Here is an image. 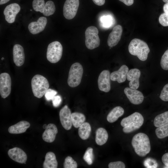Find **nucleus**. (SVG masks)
Masks as SVG:
<instances>
[{"label": "nucleus", "instance_id": "nucleus-1", "mask_svg": "<svg viewBox=\"0 0 168 168\" xmlns=\"http://www.w3.org/2000/svg\"><path fill=\"white\" fill-rule=\"evenodd\" d=\"M132 145L136 153L141 157H144L149 153L151 147L148 136L146 134L139 133L133 138Z\"/></svg>", "mask_w": 168, "mask_h": 168}, {"label": "nucleus", "instance_id": "nucleus-48", "mask_svg": "<svg viewBox=\"0 0 168 168\" xmlns=\"http://www.w3.org/2000/svg\"><path fill=\"white\" fill-rule=\"evenodd\" d=\"M4 59V58H2V60H3Z\"/></svg>", "mask_w": 168, "mask_h": 168}, {"label": "nucleus", "instance_id": "nucleus-31", "mask_svg": "<svg viewBox=\"0 0 168 168\" xmlns=\"http://www.w3.org/2000/svg\"><path fill=\"white\" fill-rule=\"evenodd\" d=\"M44 0H34L32 6L34 10L36 12H40L43 13L45 7Z\"/></svg>", "mask_w": 168, "mask_h": 168}, {"label": "nucleus", "instance_id": "nucleus-41", "mask_svg": "<svg viewBox=\"0 0 168 168\" xmlns=\"http://www.w3.org/2000/svg\"><path fill=\"white\" fill-rule=\"evenodd\" d=\"M161 159L163 163L168 168V152L165 153L162 156Z\"/></svg>", "mask_w": 168, "mask_h": 168}, {"label": "nucleus", "instance_id": "nucleus-37", "mask_svg": "<svg viewBox=\"0 0 168 168\" xmlns=\"http://www.w3.org/2000/svg\"><path fill=\"white\" fill-rule=\"evenodd\" d=\"M57 92L51 89H49L45 92L44 96L46 99L49 101L52 100L57 94Z\"/></svg>", "mask_w": 168, "mask_h": 168}, {"label": "nucleus", "instance_id": "nucleus-38", "mask_svg": "<svg viewBox=\"0 0 168 168\" xmlns=\"http://www.w3.org/2000/svg\"><path fill=\"white\" fill-rule=\"evenodd\" d=\"M109 168H125V166L124 163L121 161L111 162L108 165Z\"/></svg>", "mask_w": 168, "mask_h": 168}, {"label": "nucleus", "instance_id": "nucleus-14", "mask_svg": "<svg viewBox=\"0 0 168 168\" xmlns=\"http://www.w3.org/2000/svg\"><path fill=\"white\" fill-rule=\"evenodd\" d=\"M122 31V28L120 25H117L114 27L108 38L107 44L109 46L113 47L118 43L121 39Z\"/></svg>", "mask_w": 168, "mask_h": 168}, {"label": "nucleus", "instance_id": "nucleus-25", "mask_svg": "<svg viewBox=\"0 0 168 168\" xmlns=\"http://www.w3.org/2000/svg\"><path fill=\"white\" fill-rule=\"evenodd\" d=\"M91 131L90 125L88 123L85 122L79 127L78 133L80 137L82 139L85 140L89 138Z\"/></svg>", "mask_w": 168, "mask_h": 168}, {"label": "nucleus", "instance_id": "nucleus-16", "mask_svg": "<svg viewBox=\"0 0 168 168\" xmlns=\"http://www.w3.org/2000/svg\"><path fill=\"white\" fill-rule=\"evenodd\" d=\"M141 75L140 70L137 68L130 69L127 75V79L130 81L129 83V87L134 89H138L139 86V78Z\"/></svg>", "mask_w": 168, "mask_h": 168}, {"label": "nucleus", "instance_id": "nucleus-28", "mask_svg": "<svg viewBox=\"0 0 168 168\" xmlns=\"http://www.w3.org/2000/svg\"><path fill=\"white\" fill-rule=\"evenodd\" d=\"M155 133L157 137L159 139L168 137V123L157 127L156 129Z\"/></svg>", "mask_w": 168, "mask_h": 168}, {"label": "nucleus", "instance_id": "nucleus-5", "mask_svg": "<svg viewBox=\"0 0 168 168\" xmlns=\"http://www.w3.org/2000/svg\"><path fill=\"white\" fill-rule=\"evenodd\" d=\"M83 73L82 65L76 62L71 66L68 73V84L71 87H75L80 83Z\"/></svg>", "mask_w": 168, "mask_h": 168}, {"label": "nucleus", "instance_id": "nucleus-42", "mask_svg": "<svg viewBox=\"0 0 168 168\" xmlns=\"http://www.w3.org/2000/svg\"><path fill=\"white\" fill-rule=\"evenodd\" d=\"M127 6L132 5L134 2V0H119Z\"/></svg>", "mask_w": 168, "mask_h": 168}, {"label": "nucleus", "instance_id": "nucleus-30", "mask_svg": "<svg viewBox=\"0 0 168 168\" xmlns=\"http://www.w3.org/2000/svg\"><path fill=\"white\" fill-rule=\"evenodd\" d=\"M83 159L89 165H91L93 163L94 156L92 148L88 147L87 148L83 155Z\"/></svg>", "mask_w": 168, "mask_h": 168}, {"label": "nucleus", "instance_id": "nucleus-13", "mask_svg": "<svg viewBox=\"0 0 168 168\" xmlns=\"http://www.w3.org/2000/svg\"><path fill=\"white\" fill-rule=\"evenodd\" d=\"M20 9V6L16 3H12L7 6L3 11L6 21L9 23H13Z\"/></svg>", "mask_w": 168, "mask_h": 168}, {"label": "nucleus", "instance_id": "nucleus-10", "mask_svg": "<svg viewBox=\"0 0 168 168\" xmlns=\"http://www.w3.org/2000/svg\"><path fill=\"white\" fill-rule=\"evenodd\" d=\"M110 72L107 70H104L100 74L98 84L99 90L105 92H109L111 89Z\"/></svg>", "mask_w": 168, "mask_h": 168}, {"label": "nucleus", "instance_id": "nucleus-17", "mask_svg": "<svg viewBox=\"0 0 168 168\" xmlns=\"http://www.w3.org/2000/svg\"><path fill=\"white\" fill-rule=\"evenodd\" d=\"M8 154L10 158L20 163H24L27 160L26 154L18 147H15L10 149L8 152Z\"/></svg>", "mask_w": 168, "mask_h": 168}, {"label": "nucleus", "instance_id": "nucleus-6", "mask_svg": "<svg viewBox=\"0 0 168 168\" xmlns=\"http://www.w3.org/2000/svg\"><path fill=\"white\" fill-rule=\"evenodd\" d=\"M63 48L58 41H54L48 45L46 53L47 60L52 63H56L61 59L63 54Z\"/></svg>", "mask_w": 168, "mask_h": 168}, {"label": "nucleus", "instance_id": "nucleus-11", "mask_svg": "<svg viewBox=\"0 0 168 168\" xmlns=\"http://www.w3.org/2000/svg\"><path fill=\"white\" fill-rule=\"evenodd\" d=\"M71 114V110L67 105L64 106L59 112L61 123L63 128L66 130L70 129L72 126Z\"/></svg>", "mask_w": 168, "mask_h": 168}, {"label": "nucleus", "instance_id": "nucleus-44", "mask_svg": "<svg viewBox=\"0 0 168 168\" xmlns=\"http://www.w3.org/2000/svg\"><path fill=\"white\" fill-rule=\"evenodd\" d=\"M163 9L164 13L168 15V3H166L164 5Z\"/></svg>", "mask_w": 168, "mask_h": 168}, {"label": "nucleus", "instance_id": "nucleus-49", "mask_svg": "<svg viewBox=\"0 0 168 168\" xmlns=\"http://www.w3.org/2000/svg\"><path fill=\"white\" fill-rule=\"evenodd\" d=\"M30 11H32V10L31 9H30Z\"/></svg>", "mask_w": 168, "mask_h": 168}, {"label": "nucleus", "instance_id": "nucleus-8", "mask_svg": "<svg viewBox=\"0 0 168 168\" xmlns=\"http://www.w3.org/2000/svg\"><path fill=\"white\" fill-rule=\"evenodd\" d=\"M79 4V0H66L63 7V15L65 18L71 20L75 16Z\"/></svg>", "mask_w": 168, "mask_h": 168}, {"label": "nucleus", "instance_id": "nucleus-26", "mask_svg": "<svg viewBox=\"0 0 168 168\" xmlns=\"http://www.w3.org/2000/svg\"><path fill=\"white\" fill-rule=\"evenodd\" d=\"M71 117L72 124L76 128H79L85 122L86 119V117L83 114L77 112L72 113Z\"/></svg>", "mask_w": 168, "mask_h": 168}, {"label": "nucleus", "instance_id": "nucleus-23", "mask_svg": "<svg viewBox=\"0 0 168 168\" xmlns=\"http://www.w3.org/2000/svg\"><path fill=\"white\" fill-rule=\"evenodd\" d=\"M124 113V110L122 107L120 106H116L109 113L107 117V120L109 123H114L122 116Z\"/></svg>", "mask_w": 168, "mask_h": 168}, {"label": "nucleus", "instance_id": "nucleus-46", "mask_svg": "<svg viewBox=\"0 0 168 168\" xmlns=\"http://www.w3.org/2000/svg\"><path fill=\"white\" fill-rule=\"evenodd\" d=\"M47 125L46 124H44L43 126V128L44 129H45Z\"/></svg>", "mask_w": 168, "mask_h": 168}, {"label": "nucleus", "instance_id": "nucleus-33", "mask_svg": "<svg viewBox=\"0 0 168 168\" xmlns=\"http://www.w3.org/2000/svg\"><path fill=\"white\" fill-rule=\"evenodd\" d=\"M161 68L165 70H168V49L162 56L160 62Z\"/></svg>", "mask_w": 168, "mask_h": 168}, {"label": "nucleus", "instance_id": "nucleus-32", "mask_svg": "<svg viewBox=\"0 0 168 168\" xmlns=\"http://www.w3.org/2000/svg\"><path fill=\"white\" fill-rule=\"evenodd\" d=\"M77 167L76 161L72 157L68 156L65 158L63 163L64 168H77Z\"/></svg>", "mask_w": 168, "mask_h": 168}, {"label": "nucleus", "instance_id": "nucleus-29", "mask_svg": "<svg viewBox=\"0 0 168 168\" xmlns=\"http://www.w3.org/2000/svg\"><path fill=\"white\" fill-rule=\"evenodd\" d=\"M56 10L54 2L52 1H47L45 4V7L43 14L45 16H49L53 15Z\"/></svg>", "mask_w": 168, "mask_h": 168}, {"label": "nucleus", "instance_id": "nucleus-43", "mask_svg": "<svg viewBox=\"0 0 168 168\" xmlns=\"http://www.w3.org/2000/svg\"><path fill=\"white\" fill-rule=\"evenodd\" d=\"M92 1L95 4L99 6L103 5L105 2V0H92Z\"/></svg>", "mask_w": 168, "mask_h": 168}, {"label": "nucleus", "instance_id": "nucleus-24", "mask_svg": "<svg viewBox=\"0 0 168 168\" xmlns=\"http://www.w3.org/2000/svg\"><path fill=\"white\" fill-rule=\"evenodd\" d=\"M108 134L106 130L103 128H98L96 131L95 141L100 146L105 144L107 141Z\"/></svg>", "mask_w": 168, "mask_h": 168}, {"label": "nucleus", "instance_id": "nucleus-35", "mask_svg": "<svg viewBox=\"0 0 168 168\" xmlns=\"http://www.w3.org/2000/svg\"><path fill=\"white\" fill-rule=\"evenodd\" d=\"M160 98L163 101H168V83L164 86L161 93Z\"/></svg>", "mask_w": 168, "mask_h": 168}, {"label": "nucleus", "instance_id": "nucleus-19", "mask_svg": "<svg viewBox=\"0 0 168 168\" xmlns=\"http://www.w3.org/2000/svg\"><path fill=\"white\" fill-rule=\"evenodd\" d=\"M128 72V67L123 65L117 71L113 72L110 75V79L113 81H117L119 83L124 82Z\"/></svg>", "mask_w": 168, "mask_h": 168}, {"label": "nucleus", "instance_id": "nucleus-18", "mask_svg": "<svg viewBox=\"0 0 168 168\" xmlns=\"http://www.w3.org/2000/svg\"><path fill=\"white\" fill-rule=\"evenodd\" d=\"M13 60L15 65L20 67L23 65L25 60L24 50L22 46L19 44H15L13 50Z\"/></svg>", "mask_w": 168, "mask_h": 168}, {"label": "nucleus", "instance_id": "nucleus-36", "mask_svg": "<svg viewBox=\"0 0 168 168\" xmlns=\"http://www.w3.org/2000/svg\"><path fill=\"white\" fill-rule=\"evenodd\" d=\"M159 21L162 26H168V15L165 13L161 14L159 17Z\"/></svg>", "mask_w": 168, "mask_h": 168}, {"label": "nucleus", "instance_id": "nucleus-2", "mask_svg": "<svg viewBox=\"0 0 168 168\" xmlns=\"http://www.w3.org/2000/svg\"><path fill=\"white\" fill-rule=\"evenodd\" d=\"M143 122L144 118L142 115L138 112H135L123 119L120 124L123 127V132L128 133L139 129L142 125Z\"/></svg>", "mask_w": 168, "mask_h": 168}, {"label": "nucleus", "instance_id": "nucleus-20", "mask_svg": "<svg viewBox=\"0 0 168 168\" xmlns=\"http://www.w3.org/2000/svg\"><path fill=\"white\" fill-rule=\"evenodd\" d=\"M58 132L56 126L53 124H48L42 135V138L45 142L51 143L55 139L56 136Z\"/></svg>", "mask_w": 168, "mask_h": 168}, {"label": "nucleus", "instance_id": "nucleus-39", "mask_svg": "<svg viewBox=\"0 0 168 168\" xmlns=\"http://www.w3.org/2000/svg\"><path fill=\"white\" fill-rule=\"evenodd\" d=\"M53 105L55 107L59 106L62 102V98L59 95L55 96L52 100Z\"/></svg>", "mask_w": 168, "mask_h": 168}, {"label": "nucleus", "instance_id": "nucleus-21", "mask_svg": "<svg viewBox=\"0 0 168 168\" xmlns=\"http://www.w3.org/2000/svg\"><path fill=\"white\" fill-rule=\"evenodd\" d=\"M30 126V123L26 121H21L16 124L10 126L8 132L11 134H20L25 132Z\"/></svg>", "mask_w": 168, "mask_h": 168}, {"label": "nucleus", "instance_id": "nucleus-47", "mask_svg": "<svg viewBox=\"0 0 168 168\" xmlns=\"http://www.w3.org/2000/svg\"><path fill=\"white\" fill-rule=\"evenodd\" d=\"M163 2L166 3H168V0H162Z\"/></svg>", "mask_w": 168, "mask_h": 168}, {"label": "nucleus", "instance_id": "nucleus-22", "mask_svg": "<svg viewBox=\"0 0 168 168\" xmlns=\"http://www.w3.org/2000/svg\"><path fill=\"white\" fill-rule=\"evenodd\" d=\"M58 165L55 154L52 152L47 153L43 164L44 168H57Z\"/></svg>", "mask_w": 168, "mask_h": 168}, {"label": "nucleus", "instance_id": "nucleus-3", "mask_svg": "<svg viewBox=\"0 0 168 168\" xmlns=\"http://www.w3.org/2000/svg\"><path fill=\"white\" fill-rule=\"evenodd\" d=\"M129 53L132 55L137 56L140 60L146 61L150 49L144 41L137 38L133 39L128 47Z\"/></svg>", "mask_w": 168, "mask_h": 168}, {"label": "nucleus", "instance_id": "nucleus-7", "mask_svg": "<svg viewBox=\"0 0 168 168\" xmlns=\"http://www.w3.org/2000/svg\"><path fill=\"white\" fill-rule=\"evenodd\" d=\"M98 29L95 26L88 27L85 32V45L89 49H93L100 45V40L98 34Z\"/></svg>", "mask_w": 168, "mask_h": 168}, {"label": "nucleus", "instance_id": "nucleus-15", "mask_svg": "<svg viewBox=\"0 0 168 168\" xmlns=\"http://www.w3.org/2000/svg\"><path fill=\"white\" fill-rule=\"evenodd\" d=\"M47 22L46 17L43 16L40 17L37 21L32 22L29 24L28 30L32 34H38L44 30Z\"/></svg>", "mask_w": 168, "mask_h": 168}, {"label": "nucleus", "instance_id": "nucleus-34", "mask_svg": "<svg viewBox=\"0 0 168 168\" xmlns=\"http://www.w3.org/2000/svg\"><path fill=\"white\" fill-rule=\"evenodd\" d=\"M144 165L147 168H157L158 163L156 161L152 158H148L144 161Z\"/></svg>", "mask_w": 168, "mask_h": 168}, {"label": "nucleus", "instance_id": "nucleus-9", "mask_svg": "<svg viewBox=\"0 0 168 168\" xmlns=\"http://www.w3.org/2000/svg\"><path fill=\"white\" fill-rule=\"evenodd\" d=\"M11 79L7 73L4 72L0 75V94L2 97L5 99L10 94L11 90Z\"/></svg>", "mask_w": 168, "mask_h": 168}, {"label": "nucleus", "instance_id": "nucleus-40", "mask_svg": "<svg viewBox=\"0 0 168 168\" xmlns=\"http://www.w3.org/2000/svg\"><path fill=\"white\" fill-rule=\"evenodd\" d=\"M102 21L105 26L108 27L110 26L112 23V18L110 16H104L103 17Z\"/></svg>", "mask_w": 168, "mask_h": 168}, {"label": "nucleus", "instance_id": "nucleus-27", "mask_svg": "<svg viewBox=\"0 0 168 168\" xmlns=\"http://www.w3.org/2000/svg\"><path fill=\"white\" fill-rule=\"evenodd\" d=\"M154 125L159 127L168 123V111L165 112L156 116L154 119Z\"/></svg>", "mask_w": 168, "mask_h": 168}, {"label": "nucleus", "instance_id": "nucleus-4", "mask_svg": "<svg viewBox=\"0 0 168 168\" xmlns=\"http://www.w3.org/2000/svg\"><path fill=\"white\" fill-rule=\"evenodd\" d=\"M31 86L34 96L40 98L44 95L49 89V83L45 77L40 74H36L31 79Z\"/></svg>", "mask_w": 168, "mask_h": 168}, {"label": "nucleus", "instance_id": "nucleus-12", "mask_svg": "<svg viewBox=\"0 0 168 168\" xmlns=\"http://www.w3.org/2000/svg\"><path fill=\"white\" fill-rule=\"evenodd\" d=\"M124 92L130 102L133 104H141L144 100V97L142 93L137 89L126 87L124 88Z\"/></svg>", "mask_w": 168, "mask_h": 168}, {"label": "nucleus", "instance_id": "nucleus-45", "mask_svg": "<svg viewBox=\"0 0 168 168\" xmlns=\"http://www.w3.org/2000/svg\"><path fill=\"white\" fill-rule=\"evenodd\" d=\"M10 0H0V4L2 5L7 2Z\"/></svg>", "mask_w": 168, "mask_h": 168}]
</instances>
